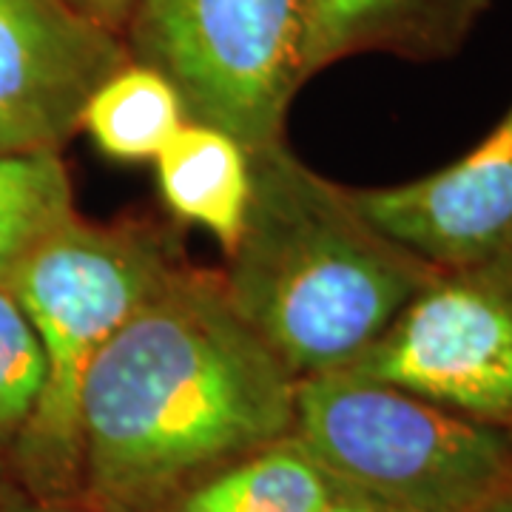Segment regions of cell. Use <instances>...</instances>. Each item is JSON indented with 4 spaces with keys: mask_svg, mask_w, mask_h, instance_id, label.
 Segmentation results:
<instances>
[{
    "mask_svg": "<svg viewBox=\"0 0 512 512\" xmlns=\"http://www.w3.org/2000/svg\"><path fill=\"white\" fill-rule=\"evenodd\" d=\"M296 384L231 305L220 271L180 262L97 353L83 384L80 501L148 512L288 439Z\"/></svg>",
    "mask_w": 512,
    "mask_h": 512,
    "instance_id": "obj_1",
    "label": "cell"
},
{
    "mask_svg": "<svg viewBox=\"0 0 512 512\" xmlns=\"http://www.w3.org/2000/svg\"><path fill=\"white\" fill-rule=\"evenodd\" d=\"M251 200L222 288L296 379L365 353L439 265L390 237L285 137L248 151Z\"/></svg>",
    "mask_w": 512,
    "mask_h": 512,
    "instance_id": "obj_2",
    "label": "cell"
},
{
    "mask_svg": "<svg viewBox=\"0 0 512 512\" xmlns=\"http://www.w3.org/2000/svg\"><path fill=\"white\" fill-rule=\"evenodd\" d=\"M185 259L180 231L163 220L89 222L77 214L6 279L43 353L40 399L6 473L20 490L49 501L80 498L86 376L120 325Z\"/></svg>",
    "mask_w": 512,
    "mask_h": 512,
    "instance_id": "obj_3",
    "label": "cell"
},
{
    "mask_svg": "<svg viewBox=\"0 0 512 512\" xmlns=\"http://www.w3.org/2000/svg\"><path fill=\"white\" fill-rule=\"evenodd\" d=\"M293 436L342 490L399 512H473L512 493V433L396 384L299 379Z\"/></svg>",
    "mask_w": 512,
    "mask_h": 512,
    "instance_id": "obj_4",
    "label": "cell"
},
{
    "mask_svg": "<svg viewBox=\"0 0 512 512\" xmlns=\"http://www.w3.org/2000/svg\"><path fill=\"white\" fill-rule=\"evenodd\" d=\"M123 43L174 86L188 123L256 151L282 140L308 83V0H137Z\"/></svg>",
    "mask_w": 512,
    "mask_h": 512,
    "instance_id": "obj_5",
    "label": "cell"
},
{
    "mask_svg": "<svg viewBox=\"0 0 512 512\" xmlns=\"http://www.w3.org/2000/svg\"><path fill=\"white\" fill-rule=\"evenodd\" d=\"M342 373L396 384L512 433V242L439 265Z\"/></svg>",
    "mask_w": 512,
    "mask_h": 512,
    "instance_id": "obj_6",
    "label": "cell"
},
{
    "mask_svg": "<svg viewBox=\"0 0 512 512\" xmlns=\"http://www.w3.org/2000/svg\"><path fill=\"white\" fill-rule=\"evenodd\" d=\"M126 60L123 37L66 0H0V154H60Z\"/></svg>",
    "mask_w": 512,
    "mask_h": 512,
    "instance_id": "obj_7",
    "label": "cell"
},
{
    "mask_svg": "<svg viewBox=\"0 0 512 512\" xmlns=\"http://www.w3.org/2000/svg\"><path fill=\"white\" fill-rule=\"evenodd\" d=\"M356 202L390 237L433 265H458L512 242V103L493 131L419 180L362 188Z\"/></svg>",
    "mask_w": 512,
    "mask_h": 512,
    "instance_id": "obj_8",
    "label": "cell"
},
{
    "mask_svg": "<svg viewBox=\"0 0 512 512\" xmlns=\"http://www.w3.org/2000/svg\"><path fill=\"white\" fill-rule=\"evenodd\" d=\"M493 0H308V80L356 55L413 63L461 52Z\"/></svg>",
    "mask_w": 512,
    "mask_h": 512,
    "instance_id": "obj_9",
    "label": "cell"
},
{
    "mask_svg": "<svg viewBox=\"0 0 512 512\" xmlns=\"http://www.w3.org/2000/svg\"><path fill=\"white\" fill-rule=\"evenodd\" d=\"M154 168L168 214L211 231L228 254L251 200L248 151L220 128L183 123L154 157Z\"/></svg>",
    "mask_w": 512,
    "mask_h": 512,
    "instance_id": "obj_10",
    "label": "cell"
},
{
    "mask_svg": "<svg viewBox=\"0 0 512 512\" xmlns=\"http://www.w3.org/2000/svg\"><path fill=\"white\" fill-rule=\"evenodd\" d=\"M339 490L291 433L202 476L148 512H322Z\"/></svg>",
    "mask_w": 512,
    "mask_h": 512,
    "instance_id": "obj_11",
    "label": "cell"
},
{
    "mask_svg": "<svg viewBox=\"0 0 512 512\" xmlns=\"http://www.w3.org/2000/svg\"><path fill=\"white\" fill-rule=\"evenodd\" d=\"M185 111L163 74L131 60L94 89L80 131H86L109 160L146 163L183 128Z\"/></svg>",
    "mask_w": 512,
    "mask_h": 512,
    "instance_id": "obj_12",
    "label": "cell"
},
{
    "mask_svg": "<svg viewBox=\"0 0 512 512\" xmlns=\"http://www.w3.org/2000/svg\"><path fill=\"white\" fill-rule=\"evenodd\" d=\"M74 217V185L60 154H0V285Z\"/></svg>",
    "mask_w": 512,
    "mask_h": 512,
    "instance_id": "obj_13",
    "label": "cell"
},
{
    "mask_svg": "<svg viewBox=\"0 0 512 512\" xmlns=\"http://www.w3.org/2000/svg\"><path fill=\"white\" fill-rule=\"evenodd\" d=\"M43 387V353L29 316L15 293L0 285V476L9 473L12 456L35 413Z\"/></svg>",
    "mask_w": 512,
    "mask_h": 512,
    "instance_id": "obj_14",
    "label": "cell"
},
{
    "mask_svg": "<svg viewBox=\"0 0 512 512\" xmlns=\"http://www.w3.org/2000/svg\"><path fill=\"white\" fill-rule=\"evenodd\" d=\"M0 512H106L92 504L74 498V501H49L20 490L12 478L0 476Z\"/></svg>",
    "mask_w": 512,
    "mask_h": 512,
    "instance_id": "obj_15",
    "label": "cell"
},
{
    "mask_svg": "<svg viewBox=\"0 0 512 512\" xmlns=\"http://www.w3.org/2000/svg\"><path fill=\"white\" fill-rule=\"evenodd\" d=\"M66 3L72 9H77L83 18L94 20L97 26L123 37V29H126L131 9H134L137 0H66Z\"/></svg>",
    "mask_w": 512,
    "mask_h": 512,
    "instance_id": "obj_16",
    "label": "cell"
},
{
    "mask_svg": "<svg viewBox=\"0 0 512 512\" xmlns=\"http://www.w3.org/2000/svg\"><path fill=\"white\" fill-rule=\"evenodd\" d=\"M322 512H399V510H393V507H387V504H379V501H373V498H365V495L350 493V490H339L336 498H333Z\"/></svg>",
    "mask_w": 512,
    "mask_h": 512,
    "instance_id": "obj_17",
    "label": "cell"
},
{
    "mask_svg": "<svg viewBox=\"0 0 512 512\" xmlns=\"http://www.w3.org/2000/svg\"><path fill=\"white\" fill-rule=\"evenodd\" d=\"M473 512H512V493L501 495V498H495L490 504H484V507H478Z\"/></svg>",
    "mask_w": 512,
    "mask_h": 512,
    "instance_id": "obj_18",
    "label": "cell"
}]
</instances>
